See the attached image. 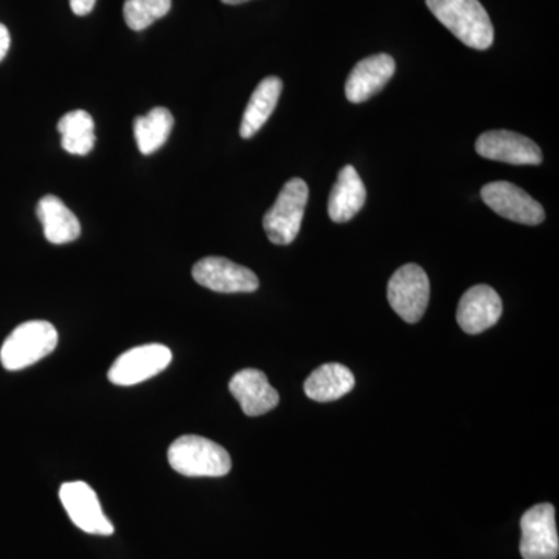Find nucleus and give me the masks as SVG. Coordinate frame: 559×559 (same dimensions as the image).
<instances>
[{
	"mask_svg": "<svg viewBox=\"0 0 559 559\" xmlns=\"http://www.w3.org/2000/svg\"><path fill=\"white\" fill-rule=\"evenodd\" d=\"M426 5L471 49L487 50L495 43V28L479 0H426Z\"/></svg>",
	"mask_w": 559,
	"mask_h": 559,
	"instance_id": "1",
	"label": "nucleus"
},
{
	"mask_svg": "<svg viewBox=\"0 0 559 559\" xmlns=\"http://www.w3.org/2000/svg\"><path fill=\"white\" fill-rule=\"evenodd\" d=\"M168 462L176 473L187 477H223L231 469L229 452L200 436H182L173 441Z\"/></svg>",
	"mask_w": 559,
	"mask_h": 559,
	"instance_id": "2",
	"label": "nucleus"
},
{
	"mask_svg": "<svg viewBox=\"0 0 559 559\" xmlns=\"http://www.w3.org/2000/svg\"><path fill=\"white\" fill-rule=\"evenodd\" d=\"M58 345V331L46 320H31L11 331L0 348L3 369L20 371L47 358Z\"/></svg>",
	"mask_w": 559,
	"mask_h": 559,
	"instance_id": "3",
	"label": "nucleus"
},
{
	"mask_svg": "<svg viewBox=\"0 0 559 559\" xmlns=\"http://www.w3.org/2000/svg\"><path fill=\"white\" fill-rule=\"evenodd\" d=\"M308 190L304 179L288 180L280 191L277 201L267 210L263 218L264 231L271 242L277 246H288L299 235L305 209H307Z\"/></svg>",
	"mask_w": 559,
	"mask_h": 559,
	"instance_id": "4",
	"label": "nucleus"
},
{
	"mask_svg": "<svg viewBox=\"0 0 559 559\" xmlns=\"http://www.w3.org/2000/svg\"><path fill=\"white\" fill-rule=\"evenodd\" d=\"M429 296L428 274L418 264H404L390 278L388 286L389 304L404 322H419L426 308H428Z\"/></svg>",
	"mask_w": 559,
	"mask_h": 559,
	"instance_id": "5",
	"label": "nucleus"
},
{
	"mask_svg": "<svg viewBox=\"0 0 559 559\" xmlns=\"http://www.w3.org/2000/svg\"><path fill=\"white\" fill-rule=\"evenodd\" d=\"M173 353L162 344H146L128 349L109 369L108 378L116 385H135L157 377L170 366Z\"/></svg>",
	"mask_w": 559,
	"mask_h": 559,
	"instance_id": "6",
	"label": "nucleus"
},
{
	"mask_svg": "<svg viewBox=\"0 0 559 559\" xmlns=\"http://www.w3.org/2000/svg\"><path fill=\"white\" fill-rule=\"evenodd\" d=\"M521 555L524 559H557L559 538L555 507L539 503L525 511L521 520Z\"/></svg>",
	"mask_w": 559,
	"mask_h": 559,
	"instance_id": "7",
	"label": "nucleus"
},
{
	"mask_svg": "<svg viewBox=\"0 0 559 559\" xmlns=\"http://www.w3.org/2000/svg\"><path fill=\"white\" fill-rule=\"evenodd\" d=\"M62 507L70 520L90 535L109 536L114 533L112 522L106 518L97 492L86 481H68L60 489Z\"/></svg>",
	"mask_w": 559,
	"mask_h": 559,
	"instance_id": "8",
	"label": "nucleus"
},
{
	"mask_svg": "<svg viewBox=\"0 0 559 559\" xmlns=\"http://www.w3.org/2000/svg\"><path fill=\"white\" fill-rule=\"evenodd\" d=\"M480 197L492 212L513 223L538 226L546 219L543 205L514 183L503 180L487 183L481 189Z\"/></svg>",
	"mask_w": 559,
	"mask_h": 559,
	"instance_id": "9",
	"label": "nucleus"
},
{
	"mask_svg": "<svg viewBox=\"0 0 559 559\" xmlns=\"http://www.w3.org/2000/svg\"><path fill=\"white\" fill-rule=\"evenodd\" d=\"M193 278L215 293H253L259 289V277L248 267L223 257H207L193 266Z\"/></svg>",
	"mask_w": 559,
	"mask_h": 559,
	"instance_id": "10",
	"label": "nucleus"
},
{
	"mask_svg": "<svg viewBox=\"0 0 559 559\" xmlns=\"http://www.w3.org/2000/svg\"><path fill=\"white\" fill-rule=\"evenodd\" d=\"M476 151L485 159L511 165H539L543 153L532 139L506 130L488 131L479 135Z\"/></svg>",
	"mask_w": 559,
	"mask_h": 559,
	"instance_id": "11",
	"label": "nucleus"
},
{
	"mask_svg": "<svg viewBox=\"0 0 559 559\" xmlns=\"http://www.w3.org/2000/svg\"><path fill=\"white\" fill-rule=\"evenodd\" d=\"M500 316H502V300L491 286H473L460 299L457 322L465 333H484L499 322Z\"/></svg>",
	"mask_w": 559,
	"mask_h": 559,
	"instance_id": "12",
	"label": "nucleus"
},
{
	"mask_svg": "<svg viewBox=\"0 0 559 559\" xmlns=\"http://www.w3.org/2000/svg\"><path fill=\"white\" fill-rule=\"evenodd\" d=\"M229 390L248 417H260L278 406L277 390L272 388L263 371H238L229 382Z\"/></svg>",
	"mask_w": 559,
	"mask_h": 559,
	"instance_id": "13",
	"label": "nucleus"
},
{
	"mask_svg": "<svg viewBox=\"0 0 559 559\" xmlns=\"http://www.w3.org/2000/svg\"><path fill=\"white\" fill-rule=\"evenodd\" d=\"M395 60L388 53L364 58L355 66L345 83V95L348 102L364 103L384 90L385 84L395 73Z\"/></svg>",
	"mask_w": 559,
	"mask_h": 559,
	"instance_id": "14",
	"label": "nucleus"
},
{
	"mask_svg": "<svg viewBox=\"0 0 559 559\" xmlns=\"http://www.w3.org/2000/svg\"><path fill=\"white\" fill-rule=\"evenodd\" d=\"M367 200V190L355 167L342 168L329 198V215L334 223L342 224L355 218Z\"/></svg>",
	"mask_w": 559,
	"mask_h": 559,
	"instance_id": "15",
	"label": "nucleus"
},
{
	"mask_svg": "<svg viewBox=\"0 0 559 559\" xmlns=\"http://www.w3.org/2000/svg\"><path fill=\"white\" fill-rule=\"evenodd\" d=\"M38 218L44 227V235L51 245H68L80 237V221L72 210L55 194H47L38 202Z\"/></svg>",
	"mask_w": 559,
	"mask_h": 559,
	"instance_id": "16",
	"label": "nucleus"
},
{
	"mask_svg": "<svg viewBox=\"0 0 559 559\" xmlns=\"http://www.w3.org/2000/svg\"><path fill=\"white\" fill-rule=\"evenodd\" d=\"M355 374L342 364H323L305 381V393L308 399L318 403H330L347 395L355 388Z\"/></svg>",
	"mask_w": 559,
	"mask_h": 559,
	"instance_id": "17",
	"label": "nucleus"
},
{
	"mask_svg": "<svg viewBox=\"0 0 559 559\" xmlns=\"http://www.w3.org/2000/svg\"><path fill=\"white\" fill-rule=\"evenodd\" d=\"M282 91L283 81L278 76H267L261 81L253 94L250 95L245 116H242L240 128L242 139L253 138L270 120L272 112L277 108Z\"/></svg>",
	"mask_w": 559,
	"mask_h": 559,
	"instance_id": "18",
	"label": "nucleus"
},
{
	"mask_svg": "<svg viewBox=\"0 0 559 559\" xmlns=\"http://www.w3.org/2000/svg\"><path fill=\"white\" fill-rule=\"evenodd\" d=\"M175 117L167 108H154L146 116L135 117L134 138L143 156L156 153L170 138Z\"/></svg>",
	"mask_w": 559,
	"mask_h": 559,
	"instance_id": "19",
	"label": "nucleus"
},
{
	"mask_svg": "<svg viewBox=\"0 0 559 559\" xmlns=\"http://www.w3.org/2000/svg\"><path fill=\"white\" fill-rule=\"evenodd\" d=\"M94 119L83 109L70 110L60 121L61 145L69 154L87 156L95 146Z\"/></svg>",
	"mask_w": 559,
	"mask_h": 559,
	"instance_id": "20",
	"label": "nucleus"
},
{
	"mask_svg": "<svg viewBox=\"0 0 559 559\" xmlns=\"http://www.w3.org/2000/svg\"><path fill=\"white\" fill-rule=\"evenodd\" d=\"M170 9L171 0H124V22L131 31L142 32L167 16Z\"/></svg>",
	"mask_w": 559,
	"mask_h": 559,
	"instance_id": "21",
	"label": "nucleus"
},
{
	"mask_svg": "<svg viewBox=\"0 0 559 559\" xmlns=\"http://www.w3.org/2000/svg\"><path fill=\"white\" fill-rule=\"evenodd\" d=\"M97 0H70V9L76 16H86L94 10Z\"/></svg>",
	"mask_w": 559,
	"mask_h": 559,
	"instance_id": "22",
	"label": "nucleus"
},
{
	"mask_svg": "<svg viewBox=\"0 0 559 559\" xmlns=\"http://www.w3.org/2000/svg\"><path fill=\"white\" fill-rule=\"evenodd\" d=\"M10 43L9 28H7L5 25L0 24V61H2L3 58L7 57V53H9Z\"/></svg>",
	"mask_w": 559,
	"mask_h": 559,
	"instance_id": "23",
	"label": "nucleus"
},
{
	"mask_svg": "<svg viewBox=\"0 0 559 559\" xmlns=\"http://www.w3.org/2000/svg\"><path fill=\"white\" fill-rule=\"evenodd\" d=\"M223 3H227V5H240V3L249 2V0H221Z\"/></svg>",
	"mask_w": 559,
	"mask_h": 559,
	"instance_id": "24",
	"label": "nucleus"
}]
</instances>
